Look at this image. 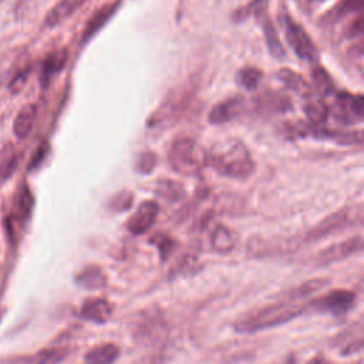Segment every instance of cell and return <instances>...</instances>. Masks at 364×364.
Here are the masks:
<instances>
[{
	"instance_id": "6da1fadb",
	"label": "cell",
	"mask_w": 364,
	"mask_h": 364,
	"mask_svg": "<svg viewBox=\"0 0 364 364\" xmlns=\"http://www.w3.org/2000/svg\"><path fill=\"white\" fill-rule=\"evenodd\" d=\"M300 296L293 290L284 300L276 301L272 306L262 307L239 318L235 323V330L239 333H256L260 330L272 328L301 316L307 304L300 301Z\"/></svg>"
},
{
	"instance_id": "7a4b0ae2",
	"label": "cell",
	"mask_w": 364,
	"mask_h": 364,
	"mask_svg": "<svg viewBox=\"0 0 364 364\" xmlns=\"http://www.w3.org/2000/svg\"><path fill=\"white\" fill-rule=\"evenodd\" d=\"M208 164L216 173L232 179H246L255 172L249 148L236 138L216 142L208 152Z\"/></svg>"
},
{
	"instance_id": "3957f363",
	"label": "cell",
	"mask_w": 364,
	"mask_h": 364,
	"mask_svg": "<svg viewBox=\"0 0 364 364\" xmlns=\"http://www.w3.org/2000/svg\"><path fill=\"white\" fill-rule=\"evenodd\" d=\"M171 168L183 176L198 175L208 165V152L191 136L176 138L168 154Z\"/></svg>"
},
{
	"instance_id": "277c9868",
	"label": "cell",
	"mask_w": 364,
	"mask_h": 364,
	"mask_svg": "<svg viewBox=\"0 0 364 364\" xmlns=\"http://www.w3.org/2000/svg\"><path fill=\"white\" fill-rule=\"evenodd\" d=\"M282 26L284 28L286 40L294 54L306 61H316L317 60V48L311 41L310 36L306 30L296 23L287 13L282 16Z\"/></svg>"
},
{
	"instance_id": "5b68a950",
	"label": "cell",
	"mask_w": 364,
	"mask_h": 364,
	"mask_svg": "<svg viewBox=\"0 0 364 364\" xmlns=\"http://www.w3.org/2000/svg\"><path fill=\"white\" fill-rule=\"evenodd\" d=\"M328 114L341 124V125H354L363 119L364 114V100L361 94H348L340 92L331 108H328Z\"/></svg>"
},
{
	"instance_id": "8992f818",
	"label": "cell",
	"mask_w": 364,
	"mask_h": 364,
	"mask_svg": "<svg viewBox=\"0 0 364 364\" xmlns=\"http://www.w3.org/2000/svg\"><path fill=\"white\" fill-rule=\"evenodd\" d=\"M355 300L357 296L354 291L346 289H336L307 303V309H313L320 313H330L333 316H343L354 307Z\"/></svg>"
},
{
	"instance_id": "52a82bcc",
	"label": "cell",
	"mask_w": 364,
	"mask_h": 364,
	"mask_svg": "<svg viewBox=\"0 0 364 364\" xmlns=\"http://www.w3.org/2000/svg\"><path fill=\"white\" fill-rule=\"evenodd\" d=\"M350 218H351V215H350V209L348 208L340 209V210L328 215L320 223H317L313 229H310L306 233V239L304 240H307V242L321 240V239L327 237L328 235H333V233L344 229L348 225Z\"/></svg>"
},
{
	"instance_id": "ba28073f",
	"label": "cell",
	"mask_w": 364,
	"mask_h": 364,
	"mask_svg": "<svg viewBox=\"0 0 364 364\" xmlns=\"http://www.w3.org/2000/svg\"><path fill=\"white\" fill-rule=\"evenodd\" d=\"M363 249V239L360 235L354 236V237H350L344 242H337L326 249H323L316 260L320 266H326V264H330V263H336V262H340L354 253H358L361 252Z\"/></svg>"
},
{
	"instance_id": "9c48e42d",
	"label": "cell",
	"mask_w": 364,
	"mask_h": 364,
	"mask_svg": "<svg viewBox=\"0 0 364 364\" xmlns=\"http://www.w3.org/2000/svg\"><path fill=\"white\" fill-rule=\"evenodd\" d=\"M158 212H159L158 202L144 200L127 220V229L134 235H144L154 226Z\"/></svg>"
},
{
	"instance_id": "30bf717a",
	"label": "cell",
	"mask_w": 364,
	"mask_h": 364,
	"mask_svg": "<svg viewBox=\"0 0 364 364\" xmlns=\"http://www.w3.org/2000/svg\"><path fill=\"white\" fill-rule=\"evenodd\" d=\"M243 107L242 97H230L212 107L208 115V121L213 125H222L235 119Z\"/></svg>"
},
{
	"instance_id": "8fae6325",
	"label": "cell",
	"mask_w": 364,
	"mask_h": 364,
	"mask_svg": "<svg viewBox=\"0 0 364 364\" xmlns=\"http://www.w3.org/2000/svg\"><path fill=\"white\" fill-rule=\"evenodd\" d=\"M112 314V306L108 300L102 297H94V299H87L82 306L80 316L91 323L95 324H104L109 320Z\"/></svg>"
},
{
	"instance_id": "7c38bea8",
	"label": "cell",
	"mask_w": 364,
	"mask_h": 364,
	"mask_svg": "<svg viewBox=\"0 0 364 364\" xmlns=\"http://www.w3.org/2000/svg\"><path fill=\"white\" fill-rule=\"evenodd\" d=\"M85 0H60L47 14L44 18V27L53 28L67 20L73 13H75Z\"/></svg>"
},
{
	"instance_id": "4fadbf2b",
	"label": "cell",
	"mask_w": 364,
	"mask_h": 364,
	"mask_svg": "<svg viewBox=\"0 0 364 364\" xmlns=\"http://www.w3.org/2000/svg\"><path fill=\"white\" fill-rule=\"evenodd\" d=\"M257 107L263 111L273 112V114L276 112L283 114L293 108L291 100L286 94L277 92V91H267L263 95H260L257 98Z\"/></svg>"
},
{
	"instance_id": "5bb4252c",
	"label": "cell",
	"mask_w": 364,
	"mask_h": 364,
	"mask_svg": "<svg viewBox=\"0 0 364 364\" xmlns=\"http://www.w3.org/2000/svg\"><path fill=\"white\" fill-rule=\"evenodd\" d=\"M162 331V320H159L158 314H151L146 311L145 317L138 320L135 324V338L144 340H159Z\"/></svg>"
},
{
	"instance_id": "9a60e30c",
	"label": "cell",
	"mask_w": 364,
	"mask_h": 364,
	"mask_svg": "<svg viewBox=\"0 0 364 364\" xmlns=\"http://www.w3.org/2000/svg\"><path fill=\"white\" fill-rule=\"evenodd\" d=\"M119 6V0L115 1V3H109L104 7H101L92 17L91 20L88 21V24L85 26V30H84V34H82V41H88L91 37H94L108 21L109 18L114 16V13L117 11Z\"/></svg>"
},
{
	"instance_id": "2e32d148",
	"label": "cell",
	"mask_w": 364,
	"mask_h": 364,
	"mask_svg": "<svg viewBox=\"0 0 364 364\" xmlns=\"http://www.w3.org/2000/svg\"><path fill=\"white\" fill-rule=\"evenodd\" d=\"M36 117H37V105L36 104L24 105L18 111L17 117L14 118V122H13L14 135L20 139H24L33 131Z\"/></svg>"
},
{
	"instance_id": "e0dca14e",
	"label": "cell",
	"mask_w": 364,
	"mask_h": 364,
	"mask_svg": "<svg viewBox=\"0 0 364 364\" xmlns=\"http://www.w3.org/2000/svg\"><path fill=\"white\" fill-rule=\"evenodd\" d=\"M277 77L284 84L286 88L291 90L297 95H300L303 98H307V97L313 95L311 87L307 84L304 77L300 75L299 73H296V71H293L290 68H280L277 71Z\"/></svg>"
},
{
	"instance_id": "ac0fdd59",
	"label": "cell",
	"mask_w": 364,
	"mask_h": 364,
	"mask_svg": "<svg viewBox=\"0 0 364 364\" xmlns=\"http://www.w3.org/2000/svg\"><path fill=\"white\" fill-rule=\"evenodd\" d=\"M75 283L88 290H98L105 287L107 276L98 266H87L75 276Z\"/></svg>"
},
{
	"instance_id": "d6986e66",
	"label": "cell",
	"mask_w": 364,
	"mask_h": 364,
	"mask_svg": "<svg viewBox=\"0 0 364 364\" xmlns=\"http://www.w3.org/2000/svg\"><path fill=\"white\" fill-rule=\"evenodd\" d=\"M210 246L215 252H218L220 255L230 253L236 246V240H235L232 230L229 228H226L225 225L215 226V229L210 235Z\"/></svg>"
},
{
	"instance_id": "ffe728a7",
	"label": "cell",
	"mask_w": 364,
	"mask_h": 364,
	"mask_svg": "<svg viewBox=\"0 0 364 364\" xmlns=\"http://www.w3.org/2000/svg\"><path fill=\"white\" fill-rule=\"evenodd\" d=\"M303 109L310 124L324 125L328 118V105L318 97H307L306 102L303 104Z\"/></svg>"
},
{
	"instance_id": "44dd1931",
	"label": "cell",
	"mask_w": 364,
	"mask_h": 364,
	"mask_svg": "<svg viewBox=\"0 0 364 364\" xmlns=\"http://www.w3.org/2000/svg\"><path fill=\"white\" fill-rule=\"evenodd\" d=\"M118 357H119L118 346L112 343H107L90 350L85 354L84 361L92 363V364H108V363H114Z\"/></svg>"
},
{
	"instance_id": "7402d4cb",
	"label": "cell",
	"mask_w": 364,
	"mask_h": 364,
	"mask_svg": "<svg viewBox=\"0 0 364 364\" xmlns=\"http://www.w3.org/2000/svg\"><path fill=\"white\" fill-rule=\"evenodd\" d=\"M155 195L159 196L161 199L166 200L168 203H175L181 200L185 195V189L181 183L169 179H161L156 183L155 188Z\"/></svg>"
},
{
	"instance_id": "603a6c76",
	"label": "cell",
	"mask_w": 364,
	"mask_h": 364,
	"mask_svg": "<svg viewBox=\"0 0 364 364\" xmlns=\"http://www.w3.org/2000/svg\"><path fill=\"white\" fill-rule=\"evenodd\" d=\"M263 33H264V40H266V46L269 48V53L272 57L282 60L286 57V51L284 47L279 38V34L273 26V23L269 18H264L263 21Z\"/></svg>"
},
{
	"instance_id": "cb8c5ba5",
	"label": "cell",
	"mask_w": 364,
	"mask_h": 364,
	"mask_svg": "<svg viewBox=\"0 0 364 364\" xmlns=\"http://www.w3.org/2000/svg\"><path fill=\"white\" fill-rule=\"evenodd\" d=\"M65 63H67V51L65 50H57V51L51 53L43 64L41 80L44 82H47L53 75H55L57 73H60L63 70Z\"/></svg>"
},
{
	"instance_id": "d4e9b609",
	"label": "cell",
	"mask_w": 364,
	"mask_h": 364,
	"mask_svg": "<svg viewBox=\"0 0 364 364\" xmlns=\"http://www.w3.org/2000/svg\"><path fill=\"white\" fill-rule=\"evenodd\" d=\"M267 4H269V0H252L245 7H242L233 13V20L237 23H242V21H246L253 17L259 18V17L264 16V13L267 10Z\"/></svg>"
},
{
	"instance_id": "484cf974",
	"label": "cell",
	"mask_w": 364,
	"mask_h": 364,
	"mask_svg": "<svg viewBox=\"0 0 364 364\" xmlns=\"http://www.w3.org/2000/svg\"><path fill=\"white\" fill-rule=\"evenodd\" d=\"M262 71L256 67H245L236 73V82L247 91L257 90L262 81Z\"/></svg>"
},
{
	"instance_id": "4316f807",
	"label": "cell",
	"mask_w": 364,
	"mask_h": 364,
	"mask_svg": "<svg viewBox=\"0 0 364 364\" xmlns=\"http://www.w3.org/2000/svg\"><path fill=\"white\" fill-rule=\"evenodd\" d=\"M311 78H313V84H314L316 91L318 92V95L327 97V95L333 94V91H334L333 80H331L330 74L323 67L313 68Z\"/></svg>"
},
{
	"instance_id": "83f0119b",
	"label": "cell",
	"mask_w": 364,
	"mask_h": 364,
	"mask_svg": "<svg viewBox=\"0 0 364 364\" xmlns=\"http://www.w3.org/2000/svg\"><path fill=\"white\" fill-rule=\"evenodd\" d=\"M33 206H34V198L31 195V191L27 186H24L18 195L17 210H16V215L13 216L17 219V222L24 223L27 219H30Z\"/></svg>"
},
{
	"instance_id": "f1b7e54d",
	"label": "cell",
	"mask_w": 364,
	"mask_h": 364,
	"mask_svg": "<svg viewBox=\"0 0 364 364\" xmlns=\"http://www.w3.org/2000/svg\"><path fill=\"white\" fill-rule=\"evenodd\" d=\"M149 243L158 249V253L162 260H166L176 247L175 239L164 232H158L154 236H151Z\"/></svg>"
},
{
	"instance_id": "f546056e",
	"label": "cell",
	"mask_w": 364,
	"mask_h": 364,
	"mask_svg": "<svg viewBox=\"0 0 364 364\" xmlns=\"http://www.w3.org/2000/svg\"><path fill=\"white\" fill-rule=\"evenodd\" d=\"M156 162H158V158H156V154L152 152V151H144L138 159H136V164H135V168L139 173H151L155 166H156Z\"/></svg>"
},
{
	"instance_id": "4dcf8cb0",
	"label": "cell",
	"mask_w": 364,
	"mask_h": 364,
	"mask_svg": "<svg viewBox=\"0 0 364 364\" xmlns=\"http://www.w3.org/2000/svg\"><path fill=\"white\" fill-rule=\"evenodd\" d=\"M68 355L65 348H48L40 351L36 357H33V361L37 363H58L63 361Z\"/></svg>"
},
{
	"instance_id": "1f68e13d",
	"label": "cell",
	"mask_w": 364,
	"mask_h": 364,
	"mask_svg": "<svg viewBox=\"0 0 364 364\" xmlns=\"http://www.w3.org/2000/svg\"><path fill=\"white\" fill-rule=\"evenodd\" d=\"M17 164H18V158H17L16 152L9 151L6 154V156L0 161V182L9 179L13 175Z\"/></svg>"
},
{
	"instance_id": "d6a6232c",
	"label": "cell",
	"mask_w": 364,
	"mask_h": 364,
	"mask_svg": "<svg viewBox=\"0 0 364 364\" xmlns=\"http://www.w3.org/2000/svg\"><path fill=\"white\" fill-rule=\"evenodd\" d=\"M132 203V195L129 192H121L119 195H117L115 198H112L111 200V208L114 210H118V212H122L125 209H129Z\"/></svg>"
},
{
	"instance_id": "836d02e7",
	"label": "cell",
	"mask_w": 364,
	"mask_h": 364,
	"mask_svg": "<svg viewBox=\"0 0 364 364\" xmlns=\"http://www.w3.org/2000/svg\"><path fill=\"white\" fill-rule=\"evenodd\" d=\"M47 154H48V144H47V142H43L41 145H38V148H37L36 152L33 154L31 161H30V165H28V169L33 171V169L38 168V166L43 164V161L46 159Z\"/></svg>"
},
{
	"instance_id": "e575fe53",
	"label": "cell",
	"mask_w": 364,
	"mask_h": 364,
	"mask_svg": "<svg viewBox=\"0 0 364 364\" xmlns=\"http://www.w3.org/2000/svg\"><path fill=\"white\" fill-rule=\"evenodd\" d=\"M363 6V0H343L337 7V17H341L347 13L358 11Z\"/></svg>"
},
{
	"instance_id": "d590c367",
	"label": "cell",
	"mask_w": 364,
	"mask_h": 364,
	"mask_svg": "<svg viewBox=\"0 0 364 364\" xmlns=\"http://www.w3.org/2000/svg\"><path fill=\"white\" fill-rule=\"evenodd\" d=\"M26 80H27V73H20V74H17V75L13 78V81L10 82V91H11L13 94L18 92V91L23 88V85L26 84Z\"/></svg>"
}]
</instances>
